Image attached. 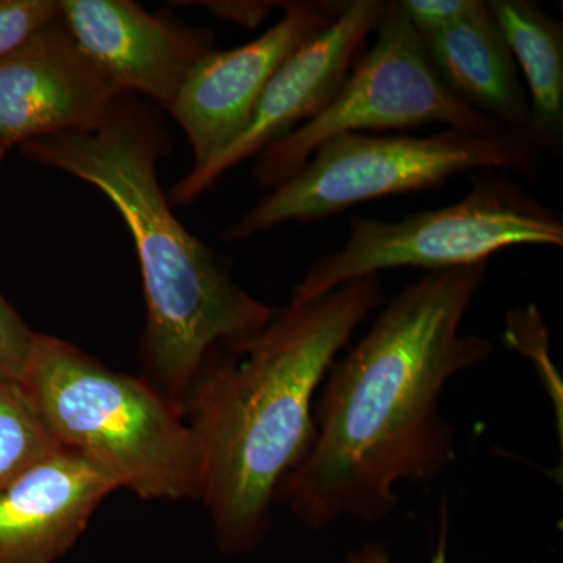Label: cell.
Masks as SVG:
<instances>
[{
  "instance_id": "6",
  "label": "cell",
  "mask_w": 563,
  "mask_h": 563,
  "mask_svg": "<svg viewBox=\"0 0 563 563\" xmlns=\"http://www.w3.org/2000/svg\"><path fill=\"white\" fill-rule=\"evenodd\" d=\"M517 246L562 247V218L510 177L481 172L470 191L451 206L399 221L352 217L346 244L310 266L291 301L404 266L429 273L487 265L499 251Z\"/></svg>"
},
{
  "instance_id": "4",
  "label": "cell",
  "mask_w": 563,
  "mask_h": 563,
  "mask_svg": "<svg viewBox=\"0 0 563 563\" xmlns=\"http://www.w3.org/2000/svg\"><path fill=\"white\" fill-rule=\"evenodd\" d=\"M22 384L60 446L98 463L118 487L143 499H201V443L143 376L38 332Z\"/></svg>"
},
{
  "instance_id": "18",
  "label": "cell",
  "mask_w": 563,
  "mask_h": 563,
  "mask_svg": "<svg viewBox=\"0 0 563 563\" xmlns=\"http://www.w3.org/2000/svg\"><path fill=\"white\" fill-rule=\"evenodd\" d=\"M418 33L451 27L485 5L484 0H399Z\"/></svg>"
},
{
  "instance_id": "20",
  "label": "cell",
  "mask_w": 563,
  "mask_h": 563,
  "mask_svg": "<svg viewBox=\"0 0 563 563\" xmlns=\"http://www.w3.org/2000/svg\"><path fill=\"white\" fill-rule=\"evenodd\" d=\"M448 507L440 509V533L435 553L431 563H448ZM344 563H391L387 548L383 543L363 544L358 550L352 551Z\"/></svg>"
},
{
  "instance_id": "2",
  "label": "cell",
  "mask_w": 563,
  "mask_h": 563,
  "mask_svg": "<svg viewBox=\"0 0 563 563\" xmlns=\"http://www.w3.org/2000/svg\"><path fill=\"white\" fill-rule=\"evenodd\" d=\"M384 302L380 276L361 277L291 301L251 342L217 347L202 363L184 418L201 443V499L224 553H247L265 539L280 484L312 446L325 374Z\"/></svg>"
},
{
  "instance_id": "11",
  "label": "cell",
  "mask_w": 563,
  "mask_h": 563,
  "mask_svg": "<svg viewBox=\"0 0 563 563\" xmlns=\"http://www.w3.org/2000/svg\"><path fill=\"white\" fill-rule=\"evenodd\" d=\"M118 98L60 16L0 60V147L98 129Z\"/></svg>"
},
{
  "instance_id": "5",
  "label": "cell",
  "mask_w": 563,
  "mask_h": 563,
  "mask_svg": "<svg viewBox=\"0 0 563 563\" xmlns=\"http://www.w3.org/2000/svg\"><path fill=\"white\" fill-rule=\"evenodd\" d=\"M525 132L444 129L429 135L344 133L320 144L222 239L247 240L288 222L321 221L373 199L429 191L465 173L536 169Z\"/></svg>"
},
{
  "instance_id": "19",
  "label": "cell",
  "mask_w": 563,
  "mask_h": 563,
  "mask_svg": "<svg viewBox=\"0 0 563 563\" xmlns=\"http://www.w3.org/2000/svg\"><path fill=\"white\" fill-rule=\"evenodd\" d=\"M279 3L225 0V2H202L201 5L222 21L235 22L243 27L255 29L272 14Z\"/></svg>"
},
{
  "instance_id": "12",
  "label": "cell",
  "mask_w": 563,
  "mask_h": 563,
  "mask_svg": "<svg viewBox=\"0 0 563 563\" xmlns=\"http://www.w3.org/2000/svg\"><path fill=\"white\" fill-rule=\"evenodd\" d=\"M117 481L60 446L0 487V563H54L88 528Z\"/></svg>"
},
{
  "instance_id": "15",
  "label": "cell",
  "mask_w": 563,
  "mask_h": 563,
  "mask_svg": "<svg viewBox=\"0 0 563 563\" xmlns=\"http://www.w3.org/2000/svg\"><path fill=\"white\" fill-rule=\"evenodd\" d=\"M58 448L25 385L0 374V487Z\"/></svg>"
},
{
  "instance_id": "16",
  "label": "cell",
  "mask_w": 563,
  "mask_h": 563,
  "mask_svg": "<svg viewBox=\"0 0 563 563\" xmlns=\"http://www.w3.org/2000/svg\"><path fill=\"white\" fill-rule=\"evenodd\" d=\"M60 16V0H0V60Z\"/></svg>"
},
{
  "instance_id": "7",
  "label": "cell",
  "mask_w": 563,
  "mask_h": 563,
  "mask_svg": "<svg viewBox=\"0 0 563 563\" xmlns=\"http://www.w3.org/2000/svg\"><path fill=\"white\" fill-rule=\"evenodd\" d=\"M374 33L372 49L361 55L332 101L257 155L258 187L273 190L284 184L320 144L344 133L404 132L428 124L477 133L506 131L448 90L399 0L385 2Z\"/></svg>"
},
{
  "instance_id": "1",
  "label": "cell",
  "mask_w": 563,
  "mask_h": 563,
  "mask_svg": "<svg viewBox=\"0 0 563 563\" xmlns=\"http://www.w3.org/2000/svg\"><path fill=\"white\" fill-rule=\"evenodd\" d=\"M485 274L487 265L422 274L333 361L314 399L312 446L277 492L303 525L377 523L398 507L399 484L431 483L455 461L440 399L493 350L462 333Z\"/></svg>"
},
{
  "instance_id": "17",
  "label": "cell",
  "mask_w": 563,
  "mask_h": 563,
  "mask_svg": "<svg viewBox=\"0 0 563 563\" xmlns=\"http://www.w3.org/2000/svg\"><path fill=\"white\" fill-rule=\"evenodd\" d=\"M38 332L32 331L21 314L0 292V374L24 379Z\"/></svg>"
},
{
  "instance_id": "10",
  "label": "cell",
  "mask_w": 563,
  "mask_h": 563,
  "mask_svg": "<svg viewBox=\"0 0 563 563\" xmlns=\"http://www.w3.org/2000/svg\"><path fill=\"white\" fill-rule=\"evenodd\" d=\"M66 27L120 96L143 95L169 110L213 33L147 13L132 0H60Z\"/></svg>"
},
{
  "instance_id": "21",
  "label": "cell",
  "mask_w": 563,
  "mask_h": 563,
  "mask_svg": "<svg viewBox=\"0 0 563 563\" xmlns=\"http://www.w3.org/2000/svg\"><path fill=\"white\" fill-rule=\"evenodd\" d=\"M3 155H5V151L0 147V162H2Z\"/></svg>"
},
{
  "instance_id": "8",
  "label": "cell",
  "mask_w": 563,
  "mask_h": 563,
  "mask_svg": "<svg viewBox=\"0 0 563 563\" xmlns=\"http://www.w3.org/2000/svg\"><path fill=\"white\" fill-rule=\"evenodd\" d=\"M346 2H280L282 20L258 38L213 51L196 65L169 113L190 141L192 166L201 169L246 131L277 69L306 41L328 27Z\"/></svg>"
},
{
  "instance_id": "3",
  "label": "cell",
  "mask_w": 563,
  "mask_h": 563,
  "mask_svg": "<svg viewBox=\"0 0 563 563\" xmlns=\"http://www.w3.org/2000/svg\"><path fill=\"white\" fill-rule=\"evenodd\" d=\"M166 136L150 110L121 96L98 129L29 141V161L70 174L106 196L131 232L146 299L143 376L184 417L211 351L242 346L276 310L244 291L228 263L181 225L158 180Z\"/></svg>"
},
{
  "instance_id": "13",
  "label": "cell",
  "mask_w": 563,
  "mask_h": 563,
  "mask_svg": "<svg viewBox=\"0 0 563 563\" xmlns=\"http://www.w3.org/2000/svg\"><path fill=\"white\" fill-rule=\"evenodd\" d=\"M420 36L448 90L503 128L528 131L529 106L517 63L488 2L466 20Z\"/></svg>"
},
{
  "instance_id": "14",
  "label": "cell",
  "mask_w": 563,
  "mask_h": 563,
  "mask_svg": "<svg viewBox=\"0 0 563 563\" xmlns=\"http://www.w3.org/2000/svg\"><path fill=\"white\" fill-rule=\"evenodd\" d=\"M488 9L528 85L526 135L536 147H558L563 135L562 22L528 0H490Z\"/></svg>"
},
{
  "instance_id": "9",
  "label": "cell",
  "mask_w": 563,
  "mask_h": 563,
  "mask_svg": "<svg viewBox=\"0 0 563 563\" xmlns=\"http://www.w3.org/2000/svg\"><path fill=\"white\" fill-rule=\"evenodd\" d=\"M384 0H351L332 24L292 52L263 92L246 131L201 169L174 185L177 206L196 201L229 169L312 120L347 79L383 16Z\"/></svg>"
}]
</instances>
